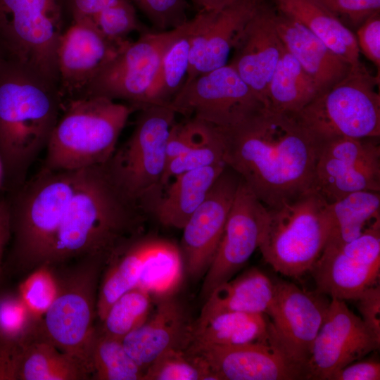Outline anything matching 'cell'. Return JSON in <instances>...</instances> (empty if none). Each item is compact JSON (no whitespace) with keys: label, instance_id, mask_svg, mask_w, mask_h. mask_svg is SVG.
Masks as SVG:
<instances>
[{"label":"cell","instance_id":"cell-42","mask_svg":"<svg viewBox=\"0 0 380 380\" xmlns=\"http://www.w3.org/2000/svg\"><path fill=\"white\" fill-rule=\"evenodd\" d=\"M317 1L348 27H357L367 18L380 12V0Z\"/></svg>","mask_w":380,"mask_h":380},{"label":"cell","instance_id":"cell-31","mask_svg":"<svg viewBox=\"0 0 380 380\" xmlns=\"http://www.w3.org/2000/svg\"><path fill=\"white\" fill-rule=\"evenodd\" d=\"M318 94L313 80L284 46L267 87L266 107L294 115Z\"/></svg>","mask_w":380,"mask_h":380},{"label":"cell","instance_id":"cell-32","mask_svg":"<svg viewBox=\"0 0 380 380\" xmlns=\"http://www.w3.org/2000/svg\"><path fill=\"white\" fill-rule=\"evenodd\" d=\"M327 212L331 230L326 244L350 241L380 220V191H361L349 194L327 203Z\"/></svg>","mask_w":380,"mask_h":380},{"label":"cell","instance_id":"cell-2","mask_svg":"<svg viewBox=\"0 0 380 380\" xmlns=\"http://www.w3.org/2000/svg\"><path fill=\"white\" fill-rule=\"evenodd\" d=\"M147 215L118 184L107 163L83 169L44 263L99 258L106 264L120 247L144 234Z\"/></svg>","mask_w":380,"mask_h":380},{"label":"cell","instance_id":"cell-25","mask_svg":"<svg viewBox=\"0 0 380 380\" xmlns=\"http://www.w3.org/2000/svg\"><path fill=\"white\" fill-rule=\"evenodd\" d=\"M226 167V163H220L175 176L152 215L165 227L182 229Z\"/></svg>","mask_w":380,"mask_h":380},{"label":"cell","instance_id":"cell-38","mask_svg":"<svg viewBox=\"0 0 380 380\" xmlns=\"http://www.w3.org/2000/svg\"><path fill=\"white\" fill-rule=\"evenodd\" d=\"M17 293L30 313L42 319L58 293V281L52 265L44 263L30 271L19 284Z\"/></svg>","mask_w":380,"mask_h":380},{"label":"cell","instance_id":"cell-46","mask_svg":"<svg viewBox=\"0 0 380 380\" xmlns=\"http://www.w3.org/2000/svg\"><path fill=\"white\" fill-rule=\"evenodd\" d=\"M380 363L376 360L352 362L334 373L330 380H379Z\"/></svg>","mask_w":380,"mask_h":380},{"label":"cell","instance_id":"cell-18","mask_svg":"<svg viewBox=\"0 0 380 380\" xmlns=\"http://www.w3.org/2000/svg\"><path fill=\"white\" fill-rule=\"evenodd\" d=\"M329 304L325 295L317 291L310 292L292 282L274 281L267 315L272 333L285 352L305 368Z\"/></svg>","mask_w":380,"mask_h":380},{"label":"cell","instance_id":"cell-3","mask_svg":"<svg viewBox=\"0 0 380 380\" xmlns=\"http://www.w3.org/2000/svg\"><path fill=\"white\" fill-rule=\"evenodd\" d=\"M63 110L57 84L6 56L0 63V156L4 190L27 181L30 167L43 149Z\"/></svg>","mask_w":380,"mask_h":380},{"label":"cell","instance_id":"cell-22","mask_svg":"<svg viewBox=\"0 0 380 380\" xmlns=\"http://www.w3.org/2000/svg\"><path fill=\"white\" fill-rule=\"evenodd\" d=\"M262 0H240L220 11H199L184 83L228 64L239 33Z\"/></svg>","mask_w":380,"mask_h":380},{"label":"cell","instance_id":"cell-6","mask_svg":"<svg viewBox=\"0 0 380 380\" xmlns=\"http://www.w3.org/2000/svg\"><path fill=\"white\" fill-rule=\"evenodd\" d=\"M330 230L327 202L312 190L278 207L267 208L258 248L276 272L298 279L311 272Z\"/></svg>","mask_w":380,"mask_h":380},{"label":"cell","instance_id":"cell-36","mask_svg":"<svg viewBox=\"0 0 380 380\" xmlns=\"http://www.w3.org/2000/svg\"><path fill=\"white\" fill-rule=\"evenodd\" d=\"M152 298L148 293L139 288L125 292L111 305L100 324L96 325V330L122 340L148 318Z\"/></svg>","mask_w":380,"mask_h":380},{"label":"cell","instance_id":"cell-14","mask_svg":"<svg viewBox=\"0 0 380 380\" xmlns=\"http://www.w3.org/2000/svg\"><path fill=\"white\" fill-rule=\"evenodd\" d=\"M311 272L317 292L342 300H355L364 291L377 284L380 220L350 241L326 244Z\"/></svg>","mask_w":380,"mask_h":380},{"label":"cell","instance_id":"cell-45","mask_svg":"<svg viewBox=\"0 0 380 380\" xmlns=\"http://www.w3.org/2000/svg\"><path fill=\"white\" fill-rule=\"evenodd\" d=\"M127 0H65L72 21H89L102 11Z\"/></svg>","mask_w":380,"mask_h":380},{"label":"cell","instance_id":"cell-47","mask_svg":"<svg viewBox=\"0 0 380 380\" xmlns=\"http://www.w3.org/2000/svg\"><path fill=\"white\" fill-rule=\"evenodd\" d=\"M11 211L8 197H0V286L4 274V256L11 239Z\"/></svg>","mask_w":380,"mask_h":380},{"label":"cell","instance_id":"cell-8","mask_svg":"<svg viewBox=\"0 0 380 380\" xmlns=\"http://www.w3.org/2000/svg\"><path fill=\"white\" fill-rule=\"evenodd\" d=\"M138 111L132 134L106 163L118 184L148 215L164 191L167 141L177 113L170 104Z\"/></svg>","mask_w":380,"mask_h":380},{"label":"cell","instance_id":"cell-33","mask_svg":"<svg viewBox=\"0 0 380 380\" xmlns=\"http://www.w3.org/2000/svg\"><path fill=\"white\" fill-rule=\"evenodd\" d=\"M42 319L30 313L17 292L0 291V380H11L16 354Z\"/></svg>","mask_w":380,"mask_h":380},{"label":"cell","instance_id":"cell-21","mask_svg":"<svg viewBox=\"0 0 380 380\" xmlns=\"http://www.w3.org/2000/svg\"><path fill=\"white\" fill-rule=\"evenodd\" d=\"M274 15V8L262 0L239 33L228 63L265 106L267 87L284 49Z\"/></svg>","mask_w":380,"mask_h":380},{"label":"cell","instance_id":"cell-11","mask_svg":"<svg viewBox=\"0 0 380 380\" xmlns=\"http://www.w3.org/2000/svg\"><path fill=\"white\" fill-rule=\"evenodd\" d=\"M188 26L189 20L170 30L142 32L136 41L126 40L99 70L81 97L122 100L137 110L148 106L150 88L163 57Z\"/></svg>","mask_w":380,"mask_h":380},{"label":"cell","instance_id":"cell-5","mask_svg":"<svg viewBox=\"0 0 380 380\" xmlns=\"http://www.w3.org/2000/svg\"><path fill=\"white\" fill-rule=\"evenodd\" d=\"M129 104L103 96L68 101L51 133L42 167L75 171L106 163L130 115Z\"/></svg>","mask_w":380,"mask_h":380},{"label":"cell","instance_id":"cell-29","mask_svg":"<svg viewBox=\"0 0 380 380\" xmlns=\"http://www.w3.org/2000/svg\"><path fill=\"white\" fill-rule=\"evenodd\" d=\"M267 1L278 12L306 27L351 65L361 63L355 34L317 0Z\"/></svg>","mask_w":380,"mask_h":380},{"label":"cell","instance_id":"cell-23","mask_svg":"<svg viewBox=\"0 0 380 380\" xmlns=\"http://www.w3.org/2000/svg\"><path fill=\"white\" fill-rule=\"evenodd\" d=\"M194 322L184 306L172 296L157 298L151 316L121 341L131 357L144 370L172 350H187L192 342Z\"/></svg>","mask_w":380,"mask_h":380},{"label":"cell","instance_id":"cell-17","mask_svg":"<svg viewBox=\"0 0 380 380\" xmlns=\"http://www.w3.org/2000/svg\"><path fill=\"white\" fill-rule=\"evenodd\" d=\"M267 207L241 179L218 248L205 274L201 293L206 298L233 278L258 248Z\"/></svg>","mask_w":380,"mask_h":380},{"label":"cell","instance_id":"cell-16","mask_svg":"<svg viewBox=\"0 0 380 380\" xmlns=\"http://www.w3.org/2000/svg\"><path fill=\"white\" fill-rule=\"evenodd\" d=\"M379 346L380 341L345 300L331 298L306 365L308 379L330 380L337 371Z\"/></svg>","mask_w":380,"mask_h":380},{"label":"cell","instance_id":"cell-7","mask_svg":"<svg viewBox=\"0 0 380 380\" xmlns=\"http://www.w3.org/2000/svg\"><path fill=\"white\" fill-rule=\"evenodd\" d=\"M105 265L101 259L84 258L52 265L58 293L42 320L48 338L75 360L90 379L98 289Z\"/></svg>","mask_w":380,"mask_h":380},{"label":"cell","instance_id":"cell-28","mask_svg":"<svg viewBox=\"0 0 380 380\" xmlns=\"http://www.w3.org/2000/svg\"><path fill=\"white\" fill-rule=\"evenodd\" d=\"M274 291V281L257 267L216 287L206 298L197 321L226 312L267 315Z\"/></svg>","mask_w":380,"mask_h":380},{"label":"cell","instance_id":"cell-30","mask_svg":"<svg viewBox=\"0 0 380 380\" xmlns=\"http://www.w3.org/2000/svg\"><path fill=\"white\" fill-rule=\"evenodd\" d=\"M272 338L267 315L226 312L194 322L191 343L237 346L268 341Z\"/></svg>","mask_w":380,"mask_h":380},{"label":"cell","instance_id":"cell-20","mask_svg":"<svg viewBox=\"0 0 380 380\" xmlns=\"http://www.w3.org/2000/svg\"><path fill=\"white\" fill-rule=\"evenodd\" d=\"M119 46L91 22L72 21L64 30L57 50L58 89L63 107L68 101L81 97Z\"/></svg>","mask_w":380,"mask_h":380},{"label":"cell","instance_id":"cell-50","mask_svg":"<svg viewBox=\"0 0 380 380\" xmlns=\"http://www.w3.org/2000/svg\"><path fill=\"white\" fill-rule=\"evenodd\" d=\"M6 56H7L6 52L0 44V63Z\"/></svg>","mask_w":380,"mask_h":380},{"label":"cell","instance_id":"cell-44","mask_svg":"<svg viewBox=\"0 0 380 380\" xmlns=\"http://www.w3.org/2000/svg\"><path fill=\"white\" fill-rule=\"evenodd\" d=\"M361 319L369 331L380 341V286L377 284L364 291L355 300Z\"/></svg>","mask_w":380,"mask_h":380},{"label":"cell","instance_id":"cell-15","mask_svg":"<svg viewBox=\"0 0 380 380\" xmlns=\"http://www.w3.org/2000/svg\"><path fill=\"white\" fill-rule=\"evenodd\" d=\"M187 350L200 356L217 380L308 379L306 368L293 360L276 337L237 346L192 343Z\"/></svg>","mask_w":380,"mask_h":380},{"label":"cell","instance_id":"cell-49","mask_svg":"<svg viewBox=\"0 0 380 380\" xmlns=\"http://www.w3.org/2000/svg\"><path fill=\"white\" fill-rule=\"evenodd\" d=\"M4 168L0 156V190L4 189Z\"/></svg>","mask_w":380,"mask_h":380},{"label":"cell","instance_id":"cell-34","mask_svg":"<svg viewBox=\"0 0 380 380\" xmlns=\"http://www.w3.org/2000/svg\"><path fill=\"white\" fill-rule=\"evenodd\" d=\"M198 12L189 19L187 30L169 47L148 93L149 105H169L186 78L193 38L200 24Z\"/></svg>","mask_w":380,"mask_h":380},{"label":"cell","instance_id":"cell-41","mask_svg":"<svg viewBox=\"0 0 380 380\" xmlns=\"http://www.w3.org/2000/svg\"><path fill=\"white\" fill-rule=\"evenodd\" d=\"M132 1L158 30L164 31L186 23V0H130Z\"/></svg>","mask_w":380,"mask_h":380},{"label":"cell","instance_id":"cell-19","mask_svg":"<svg viewBox=\"0 0 380 380\" xmlns=\"http://www.w3.org/2000/svg\"><path fill=\"white\" fill-rule=\"evenodd\" d=\"M240 181L227 166L182 228L179 251L194 279L204 276L214 259Z\"/></svg>","mask_w":380,"mask_h":380},{"label":"cell","instance_id":"cell-10","mask_svg":"<svg viewBox=\"0 0 380 380\" xmlns=\"http://www.w3.org/2000/svg\"><path fill=\"white\" fill-rule=\"evenodd\" d=\"M65 0H0V44L8 57L57 84Z\"/></svg>","mask_w":380,"mask_h":380},{"label":"cell","instance_id":"cell-24","mask_svg":"<svg viewBox=\"0 0 380 380\" xmlns=\"http://www.w3.org/2000/svg\"><path fill=\"white\" fill-rule=\"evenodd\" d=\"M274 21L284 46L313 80L319 94L349 72L353 65L300 23L276 9Z\"/></svg>","mask_w":380,"mask_h":380},{"label":"cell","instance_id":"cell-13","mask_svg":"<svg viewBox=\"0 0 380 380\" xmlns=\"http://www.w3.org/2000/svg\"><path fill=\"white\" fill-rule=\"evenodd\" d=\"M377 139L337 137L320 142L312 190L329 203L356 191H380Z\"/></svg>","mask_w":380,"mask_h":380},{"label":"cell","instance_id":"cell-4","mask_svg":"<svg viewBox=\"0 0 380 380\" xmlns=\"http://www.w3.org/2000/svg\"><path fill=\"white\" fill-rule=\"evenodd\" d=\"M82 170L53 171L42 167L33 178L10 193L11 267L30 272L45 262Z\"/></svg>","mask_w":380,"mask_h":380},{"label":"cell","instance_id":"cell-9","mask_svg":"<svg viewBox=\"0 0 380 380\" xmlns=\"http://www.w3.org/2000/svg\"><path fill=\"white\" fill-rule=\"evenodd\" d=\"M379 76L362 63L294 115L319 142L337 137L379 138Z\"/></svg>","mask_w":380,"mask_h":380},{"label":"cell","instance_id":"cell-35","mask_svg":"<svg viewBox=\"0 0 380 380\" xmlns=\"http://www.w3.org/2000/svg\"><path fill=\"white\" fill-rule=\"evenodd\" d=\"M91 379L144 380V370L131 357L122 341L96 329L91 351Z\"/></svg>","mask_w":380,"mask_h":380},{"label":"cell","instance_id":"cell-26","mask_svg":"<svg viewBox=\"0 0 380 380\" xmlns=\"http://www.w3.org/2000/svg\"><path fill=\"white\" fill-rule=\"evenodd\" d=\"M85 379H90L89 374L51 342L42 321L19 349L12 367L11 380Z\"/></svg>","mask_w":380,"mask_h":380},{"label":"cell","instance_id":"cell-1","mask_svg":"<svg viewBox=\"0 0 380 380\" xmlns=\"http://www.w3.org/2000/svg\"><path fill=\"white\" fill-rule=\"evenodd\" d=\"M217 128L227 166L267 208L312 191L319 143L295 115L264 107Z\"/></svg>","mask_w":380,"mask_h":380},{"label":"cell","instance_id":"cell-39","mask_svg":"<svg viewBox=\"0 0 380 380\" xmlns=\"http://www.w3.org/2000/svg\"><path fill=\"white\" fill-rule=\"evenodd\" d=\"M220 163H224V146L220 132L214 125L207 138L167 163L163 178L164 189L169 180L178 175Z\"/></svg>","mask_w":380,"mask_h":380},{"label":"cell","instance_id":"cell-37","mask_svg":"<svg viewBox=\"0 0 380 380\" xmlns=\"http://www.w3.org/2000/svg\"><path fill=\"white\" fill-rule=\"evenodd\" d=\"M144 380H217L206 362L187 350H170L151 364Z\"/></svg>","mask_w":380,"mask_h":380},{"label":"cell","instance_id":"cell-40","mask_svg":"<svg viewBox=\"0 0 380 380\" xmlns=\"http://www.w3.org/2000/svg\"><path fill=\"white\" fill-rule=\"evenodd\" d=\"M92 23L108 40L118 46L128 39L130 33L148 31L139 21L130 0L102 11L94 18Z\"/></svg>","mask_w":380,"mask_h":380},{"label":"cell","instance_id":"cell-43","mask_svg":"<svg viewBox=\"0 0 380 380\" xmlns=\"http://www.w3.org/2000/svg\"><path fill=\"white\" fill-rule=\"evenodd\" d=\"M360 52L380 68V15L376 13L357 27L355 34Z\"/></svg>","mask_w":380,"mask_h":380},{"label":"cell","instance_id":"cell-12","mask_svg":"<svg viewBox=\"0 0 380 380\" xmlns=\"http://www.w3.org/2000/svg\"><path fill=\"white\" fill-rule=\"evenodd\" d=\"M176 113L224 128L266 107L229 63L184 83L172 100Z\"/></svg>","mask_w":380,"mask_h":380},{"label":"cell","instance_id":"cell-48","mask_svg":"<svg viewBox=\"0 0 380 380\" xmlns=\"http://www.w3.org/2000/svg\"><path fill=\"white\" fill-rule=\"evenodd\" d=\"M199 11H220L240 0H191Z\"/></svg>","mask_w":380,"mask_h":380},{"label":"cell","instance_id":"cell-27","mask_svg":"<svg viewBox=\"0 0 380 380\" xmlns=\"http://www.w3.org/2000/svg\"><path fill=\"white\" fill-rule=\"evenodd\" d=\"M158 239L144 234L134 238L120 247L106 264L98 289V321L103 319L120 296L137 288Z\"/></svg>","mask_w":380,"mask_h":380}]
</instances>
